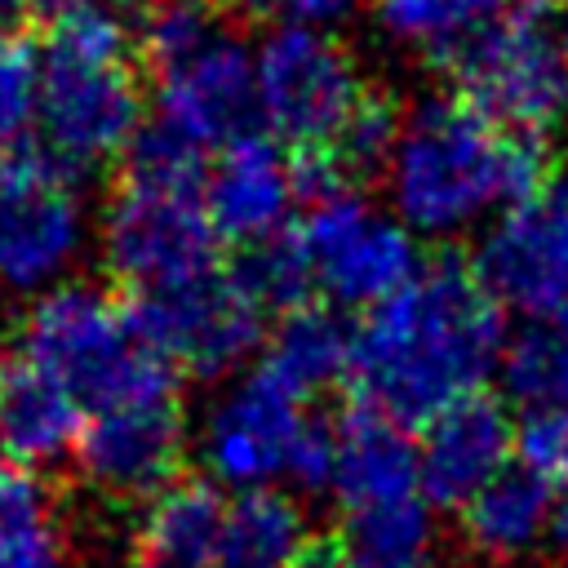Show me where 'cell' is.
<instances>
[{"mask_svg":"<svg viewBox=\"0 0 568 568\" xmlns=\"http://www.w3.org/2000/svg\"><path fill=\"white\" fill-rule=\"evenodd\" d=\"M297 200H302L297 155L275 138L248 133L209 164L204 209L217 240L257 248L288 231Z\"/></svg>","mask_w":568,"mask_h":568,"instance_id":"cell-15","label":"cell"},{"mask_svg":"<svg viewBox=\"0 0 568 568\" xmlns=\"http://www.w3.org/2000/svg\"><path fill=\"white\" fill-rule=\"evenodd\" d=\"M271 4L284 9L288 22H306V27H328L359 9V0H271Z\"/></svg>","mask_w":568,"mask_h":568,"instance_id":"cell-31","label":"cell"},{"mask_svg":"<svg viewBox=\"0 0 568 568\" xmlns=\"http://www.w3.org/2000/svg\"><path fill=\"white\" fill-rule=\"evenodd\" d=\"M355 328L342 324L333 306H297L262 342V373L293 399H315L342 377H351Z\"/></svg>","mask_w":568,"mask_h":568,"instance_id":"cell-21","label":"cell"},{"mask_svg":"<svg viewBox=\"0 0 568 568\" xmlns=\"http://www.w3.org/2000/svg\"><path fill=\"white\" fill-rule=\"evenodd\" d=\"M501 346L506 320L493 293L466 262L439 257L364 315L351 351V386L364 408L399 426H426L435 413L484 395Z\"/></svg>","mask_w":568,"mask_h":568,"instance_id":"cell-1","label":"cell"},{"mask_svg":"<svg viewBox=\"0 0 568 568\" xmlns=\"http://www.w3.org/2000/svg\"><path fill=\"white\" fill-rule=\"evenodd\" d=\"M550 488L528 470H501L484 493L462 506V537L488 564H515L546 550L550 528Z\"/></svg>","mask_w":568,"mask_h":568,"instance_id":"cell-22","label":"cell"},{"mask_svg":"<svg viewBox=\"0 0 568 568\" xmlns=\"http://www.w3.org/2000/svg\"><path fill=\"white\" fill-rule=\"evenodd\" d=\"M253 71L257 115L293 155L324 151L368 93L351 49L306 22L275 27L253 49Z\"/></svg>","mask_w":568,"mask_h":568,"instance_id":"cell-5","label":"cell"},{"mask_svg":"<svg viewBox=\"0 0 568 568\" xmlns=\"http://www.w3.org/2000/svg\"><path fill=\"white\" fill-rule=\"evenodd\" d=\"M515 462V422L493 395H470L422 426L417 466L422 493L435 506L462 510Z\"/></svg>","mask_w":568,"mask_h":568,"instance_id":"cell-16","label":"cell"},{"mask_svg":"<svg viewBox=\"0 0 568 568\" xmlns=\"http://www.w3.org/2000/svg\"><path fill=\"white\" fill-rule=\"evenodd\" d=\"M457 98L484 111L510 133H541L568 111V58L555 22L515 9L488 36H479L453 67Z\"/></svg>","mask_w":568,"mask_h":568,"instance_id":"cell-10","label":"cell"},{"mask_svg":"<svg viewBox=\"0 0 568 568\" xmlns=\"http://www.w3.org/2000/svg\"><path fill=\"white\" fill-rule=\"evenodd\" d=\"M186 457V417L178 395L138 399L98 408L84 417L75 466L80 475L120 501H151L169 484H178V466Z\"/></svg>","mask_w":568,"mask_h":568,"instance_id":"cell-14","label":"cell"},{"mask_svg":"<svg viewBox=\"0 0 568 568\" xmlns=\"http://www.w3.org/2000/svg\"><path fill=\"white\" fill-rule=\"evenodd\" d=\"M470 271L519 320L568 306V182L497 213L479 235Z\"/></svg>","mask_w":568,"mask_h":568,"instance_id":"cell-12","label":"cell"},{"mask_svg":"<svg viewBox=\"0 0 568 568\" xmlns=\"http://www.w3.org/2000/svg\"><path fill=\"white\" fill-rule=\"evenodd\" d=\"M515 466L550 493H568V404L524 408L515 422Z\"/></svg>","mask_w":568,"mask_h":568,"instance_id":"cell-30","label":"cell"},{"mask_svg":"<svg viewBox=\"0 0 568 568\" xmlns=\"http://www.w3.org/2000/svg\"><path fill=\"white\" fill-rule=\"evenodd\" d=\"M515 9V0H377V22L395 44L453 67Z\"/></svg>","mask_w":568,"mask_h":568,"instance_id":"cell-23","label":"cell"},{"mask_svg":"<svg viewBox=\"0 0 568 568\" xmlns=\"http://www.w3.org/2000/svg\"><path fill=\"white\" fill-rule=\"evenodd\" d=\"M155 106L169 129L204 151H226L231 142L257 133V71L253 53L222 27L195 49L155 67Z\"/></svg>","mask_w":568,"mask_h":568,"instance_id":"cell-13","label":"cell"},{"mask_svg":"<svg viewBox=\"0 0 568 568\" xmlns=\"http://www.w3.org/2000/svg\"><path fill=\"white\" fill-rule=\"evenodd\" d=\"M235 275L244 280V288L262 302V311H297V306H311V271H306V257L293 240V226L257 248H248L240 262H235Z\"/></svg>","mask_w":568,"mask_h":568,"instance_id":"cell-28","label":"cell"},{"mask_svg":"<svg viewBox=\"0 0 568 568\" xmlns=\"http://www.w3.org/2000/svg\"><path fill=\"white\" fill-rule=\"evenodd\" d=\"M102 257L115 280L138 293L173 288L217 271V231L204 209V186L120 178L98 226Z\"/></svg>","mask_w":568,"mask_h":568,"instance_id":"cell-6","label":"cell"},{"mask_svg":"<svg viewBox=\"0 0 568 568\" xmlns=\"http://www.w3.org/2000/svg\"><path fill=\"white\" fill-rule=\"evenodd\" d=\"M84 0H36V13H44L49 22L53 18H62V13H71V9H80Z\"/></svg>","mask_w":568,"mask_h":568,"instance_id":"cell-35","label":"cell"},{"mask_svg":"<svg viewBox=\"0 0 568 568\" xmlns=\"http://www.w3.org/2000/svg\"><path fill=\"white\" fill-rule=\"evenodd\" d=\"M133 31L80 4L49 22L40 71V138L44 155L67 173H93L120 160L142 133V89L133 75Z\"/></svg>","mask_w":568,"mask_h":568,"instance_id":"cell-3","label":"cell"},{"mask_svg":"<svg viewBox=\"0 0 568 568\" xmlns=\"http://www.w3.org/2000/svg\"><path fill=\"white\" fill-rule=\"evenodd\" d=\"M555 36H559V49H564V58H568V4H564L559 18H555Z\"/></svg>","mask_w":568,"mask_h":568,"instance_id":"cell-36","label":"cell"},{"mask_svg":"<svg viewBox=\"0 0 568 568\" xmlns=\"http://www.w3.org/2000/svg\"><path fill=\"white\" fill-rule=\"evenodd\" d=\"M497 377L524 408L568 404V306L524 315L506 333Z\"/></svg>","mask_w":568,"mask_h":568,"instance_id":"cell-25","label":"cell"},{"mask_svg":"<svg viewBox=\"0 0 568 568\" xmlns=\"http://www.w3.org/2000/svg\"><path fill=\"white\" fill-rule=\"evenodd\" d=\"M435 510L439 506L426 493L342 506L333 546L346 568H435L439 564Z\"/></svg>","mask_w":568,"mask_h":568,"instance_id":"cell-20","label":"cell"},{"mask_svg":"<svg viewBox=\"0 0 568 568\" xmlns=\"http://www.w3.org/2000/svg\"><path fill=\"white\" fill-rule=\"evenodd\" d=\"M0 568H67L53 497L22 466H0Z\"/></svg>","mask_w":568,"mask_h":568,"instance_id":"cell-26","label":"cell"},{"mask_svg":"<svg viewBox=\"0 0 568 568\" xmlns=\"http://www.w3.org/2000/svg\"><path fill=\"white\" fill-rule=\"evenodd\" d=\"M226 506L217 484L178 479L155 493L133 528V568H222Z\"/></svg>","mask_w":568,"mask_h":568,"instance_id":"cell-17","label":"cell"},{"mask_svg":"<svg viewBox=\"0 0 568 568\" xmlns=\"http://www.w3.org/2000/svg\"><path fill=\"white\" fill-rule=\"evenodd\" d=\"M399 124H404V115L390 106V98L368 89L364 102L355 106V115L342 124V133L324 151H311V155H324L333 164V173L351 186L359 178L386 173V160L395 151V138H399Z\"/></svg>","mask_w":568,"mask_h":568,"instance_id":"cell-27","label":"cell"},{"mask_svg":"<svg viewBox=\"0 0 568 568\" xmlns=\"http://www.w3.org/2000/svg\"><path fill=\"white\" fill-rule=\"evenodd\" d=\"M36 18V0H0V44H13V36Z\"/></svg>","mask_w":568,"mask_h":568,"instance_id":"cell-32","label":"cell"},{"mask_svg":"<svg viewBox=\"0 0 568 568\" xmlns=\"http://www.w3.org/2000/svg\"><path fill=\"white\" fill-rule=\"evenodd\" d=\"M18 359L67 386L84 413L169 399L178 382L169 359L142 337L133 306L84 280H67L27 306Z\"/></svg>","mask_w":568,"mask_h":568,"instance_id":"cell-4","label":"cell"},{"mask_svg":"<svg viewBox=\"0 0 568 568\" xmlns=\"http://www.w3.org/2000/svg\"><path fill=\"white\" fill-rule=\"evenodd\" d=\"M84 408L67 386H58L49 373L31 368L27 359L0 364V448L13 457V466L36 470L58 457H75Z\"/></svg>","mask_w":568,"mask_h":568,"instance_id":"cell-18","label":"cell"},{"mask_svg":"<svg viewBox=\"0 0 568 568\" xmlns=\"http://www.w3.org/2000/svg\"><path fill=\"white\" fill-rule=\"evenodd\" d=\"M293 240L306 257L315 293L364 315L390 302L426 266L417 235L355 191L311 200L306 217L293 226Z\"/></svg>","mask_w":568,"mask_h":568,"instance_id":"cell-7","label":"cell"},{"mask_svg":"<svg viewBox=\"0 0 568 568\" xmlns=\"http://www.w3.org/2000/svg\"><path fill=\"white\" fill-rule=\"evenodd\" d=\"M0 457H4V448H0Z\"/></svg>","mask_w":568,"mask_h":568,"instance_id":"cell-37","label":"cell"},{"mask_svg":"<svg viewBox=\"0 0 568 568\" xmlns=\"http://www.w3.org/2000/svg\"><path fill=\"white\" fill-rule=\"evenodd\" d=\"M546 550L568 555V493L550 497V528H546Z\"/></svg>","mask_w":568,"mask_h":568,"instance_id":"cell-33","label":"cell"},{"mask_svg":"<svg viewBox=\"0 0 568 568\" xmlns=\"http://www.w3.org/2000/svg\"><path fill=\"white\" fill-rule=\"evenodd\" d=\"M133 320L173 373L222 377L235 373L266 342V311L231 271H209L173 288L138 293Z\"/></svg>","mask_w":568,"mask_h":568,"instance_id":"cell-9","label":"cell"},{"mask_svg":"<svg viewBox=\"0 0 568 568\" xmlns=\"http://www.w3.org/2000/svg\"><path fill=\"white\" fill-rule=\"evenodd\" d=\"M293 568H346V564H342L337 546H311Z\"/></svg>","mask_w":568,"mask_h":568,"instance_id":"cell-34","label":"cell"},{"mask_svg":"<svg viewBox=\"0 0 568 568\" xmlns=\"http://www.w3.org/2000/svg\"><path fill=\"white\" fill-rule=\"evenodd\" d=\"M337 510L364 506V501H390L404 493H422V466H417V439L408 426L373 413L351 408L337 422V470H333Z\"/></svg>","mask_w":568,"mask_h":568,"instance_id":"cell-19","label":"cell"},{"mask_svg":"<svg viewBox=\"0 0 568 568\" xmlns=\"http://www.w3.org/2000/svg\"><path fill=\"white\" fill-rule=\"evenodd\" d=\"M89 213L75 173L44 151H22L0 164V293L44 297L62 288L84 257Z\"/></svg>","mask_w":568,"mask_h":568,"instance_id":"cell-8","label":"cell"},{"mask_svg":"<svg viewBox=\"0 0 568 568\" xmlns=\"http://www.w3.org/2000/svg\"><path fill=\"white\" fill-rule=\"evenodd\" d=\"M390 213L426 240H457L497 213L541 195L546 155L528 133H510L466 98L417 102L386 160Z\"/></svg>","mask_w":568,"mask_h":568,"instance_id":"cell-2","label":"cell"},{"mask_svg":"<svg viewBox=\"0 0 568 568\" xmlns=\"http://www.w3.org/2000/svg\"><path fill=\"white\" fill-rule=\"evenodd\" d=\"M311 550V524L302 501L284 488L235 493L226 506L222 568H293Z\"/></svg>","mask_w":568,"mask_h":568,"instance_id":"cell-24","label":"cell"},{"mask_svg":"<svg viewBox=\"0 0 568 568\" xmlns=\"http://www.w3.org/2000/svg\"><path fill=\"white\" fill-rule=\"evenodd\" d=\"M311 413L302 399L280 390L262 368L222 386L195 426V453L209 470V484L231 493L280 488L288 479L297 439L306 435Z\"/></svg>","mask_w":568,"mask_h":568,"instance_id":"cell-11","label":"cell"},{"mask_svg":"<svg viewBox=\"0 0 568 568\" xmlns=\"http://www.w3.org/2000/svg\"><path fill=\"white\" fill-rule=\"evenodd\" d=\"M40 129V71L36 58L13 40L0 44V164L22 155Z\"/></svg>","mask_w":568,"mask_h":568,"instance_id":"cell-29","label":"cell"}]
</instances>
